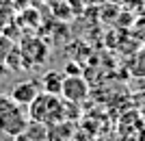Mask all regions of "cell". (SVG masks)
Wrapping results in <instances>:
<instances>
[{"label": "cell", "mask_w": 145, "mask_h": 141, "mask_svg": "<svg viewBox=\"0 0 145 141\" xmlns=\"http://www.w3.org/2000/svg\"><path fill=\"white\" fill-rule=\"evenodd\" d=\"M28 124V111L22 104H18L11 96L0 93V132L15 139L26 132Z\"/></svg>", "instance_id": "7a4b0ae2"}, {"label": "cell", "mask_w": 145, "mask_h": 141, "mask_svg": "<svg viewBox=\"0 0 145 141\" xmlns=\"http://www.w3.org/2000/svg\"><path fill=\"white\" fill-rule=\"evenodd\" d=\"M5 68L13 70V72L26 70V68H24V59H22V52H20V48H18V46H15V48L11 50V54L7 56V61H5Z\"/></svg>", "instance_id": "ba28073f"}, {"label": "cell", "mask_w": 145, "mask_h": 141, "mask_svg": "<svg viewBox=\"0 0 145 141\" xmlns=\"http://www.w3.org/2000/svg\"><path fill=\"white\" fill-rule=\"evenodd\" d=\"M15 48V41H13L11 37H7L5 33L0 35V63L5 65V61H7V56L11 54V50Z\"/></svg>", "instance_id": "9c48e42d"}, {"label": "cell", "mask_w": 145, "mask_h": 141, "mask_svg": "<svg viewBox=\"0 0 145 141\" xmlns=\"http://www.w3.org/2000/svg\"><path fill=\"white\" fill-rule=\"evenodd\" d=\"M28 119L43 126H52V124L65 122L67 119V102L61 100V96L41 91L33 102L28 104Z\"/></svg>", "instance_id": "6da1fadb"}, {"label": "cell", "mask_w": 145, "mask_h": 141, "mask_svg": "<svg viewBox=\"0 0 145 141\" xmlns=\"http://www.w3.org/2000/svg\"><path fill=\"white\" fill-rule=\"evenodd\" d=\"M13 7L18 9V11H24V9H28V5L33 2V0H11Z\"/></svg>", "instance_id": "8fae6325"}, {"label": "cell", "mask_w": 145, "mask_h": 141, "mask_svg": "<svg viewBox=\"0 0 145 141\" xmlns=\"http://www.w3.org/2000/svg\"><path fill=\"white\" fill-rule=\"evenodd\" d=\"M63 80H65V74H63V72H59V70H50V72H46L41 76V91L61 96Z\"/></svg>", "instance_id": "8992f818"}, {"label": "cell", "mask_w": 145, "mask_h": 141, "mask_svg": "<svg viewBox=\"0 0 145 141\" xmlns=\"http://www.w3.org/2000/svg\"><path fill=\"white\" fill-rule=\"evenodd\" d=\"M20 52H22V59H24V68L26 70H33L37 65H43L46 59H48V46L43 39L35 35H26L20 39L18 43Z\"/></svg>", "instance_id": "3957f363"}, {"label": "cell", "mask_w": 145, "mask_h": 141, "mask_svg": "<svg viewBox=\"0 0 145 141\" xmlns=\"http://www.w3.org/2000/svg\"><path fill=\"white\" fill-rule=\"evenodd\" d=\"M39 93H41V89H39V83H37V80H20V83H15V85L11 87V93H9V96H11L18 104L28 109V104Z\"/></svg>", "instance_id": "5b68a950"}, {"label": "cell", "mask_w": 145, "mask_h": 141, "mask_svg": "<svg viewBox=\"0 0 145 141\" xmlns=\"http://www.w3.org/2000/svg\"><path fill=\"white\" fill-rule=\"evenodd\" d=\"M87 96H89V85L82 76H65L61 98L67 100L69 104H80V102H85Z\"/></svg>", "instance_id": "277c9868"}, {"label": "cell", "mask_w": 145, "mask_h": 141, "mask_svg": "<svg viewBox=\"0 0 145 141\" xmlns=\"http://www.w3.org/2000/svg\"><path fill=\"white\" fill-rule=\"evenodd\" d=\"M2 74H5V65L0 63V78H2Z\"/></svg>", "instance_id": "7c38bea8"}, {"label": "cell", "mask_w": 145, "mask_h": 141, "mask_svg": "<svg viewBox=\"0 0 145 141\" xmlns=\"http://www.w3.org/2000/svg\"><path fill=\"white\" fill-rule=\"evenodd\" d=\"M130 70H132L134 76H145V48L132 59V68Z\"/></svg>", "instance_id": "30bf717a"}, {"label": "cell", "mask_w": 145, "mask_h": 141, "mask_svg": "<svg viewBox=\"0 0 145 141\" xmlns=\"http://www.w3.org/2000/svg\"><path fill=\"white\" fill-rule=\"evenodd\" d=\"M15 11L18 9L13 7L11 0H0V31L15 20Z\"/></svg>", "instance_id": "52a82bcc"}]
</instances>
